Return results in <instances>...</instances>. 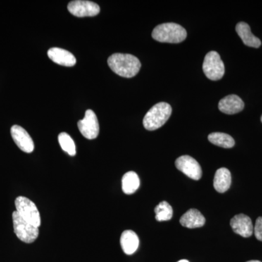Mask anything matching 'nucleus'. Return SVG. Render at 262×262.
Masks as SVG:
<instances>
[{
    "label": "nucleus",
    "instance_id": "f257e3e1",
    "mask_svg": "<svg viewBox=\"0 0 262 262\" xmlns=\"http://www.w3.org/2000/svg\"><path fill=\"white\" fill-rule=\"evenodd\" d=\"M108 65L117 75L131 78L139 73L141 64L139 58L130 54L115 53L108 58Z\"/></svg>",
    "mask_w": 262,
    "mask_h": 262
},
{
    "label": "nucleus",
    "instance_id": "f03ea898",
    "mask_svg": "<svg viewBox=\"0 0 262 262\" xmlns=\"http://www.w3.org/2000/svg\"><path fill=\"white\" fill-rule=\"evenodd\" d=\"M151 36L158 42L179 43L185 40L187 33L186 29L179 24L165 23L157 26Z\"/></svg>",
    "mask_w": 262,
    "mask_h": 262
},
{
    "label": "nucleus",
    "instance_id": "7ed1b4c3",
    "mask_svg": "<svg viewBox=\"0 0 262 262\" xmlns=\"http://www.w3.org/2000/svg\"><path fill=\"white\" fill-rule=\"evenodd\" d=\"M172 108L168 103L160 102L150 108L143 120V125L148 130H155L163 126L170 117Z\"/></svg>",
    "mask_w": 262,
    "mask_h": 262
},
{
    "label": "nucleus",
    "instance_id": "20e7f679",
    "mask_svg": "<svg viewBox=\"0 0 262 262\" xmlns=\"http://www.w3.org/2000/svg\"><path fill=\"white\" fill-rule=\"evenodd\" d=\"M13 222L15 234L19 239L26 244H32L37 239L39 228L24 220L17 211L13 213Z\"/></svg>",
    "mask_w": 262,
    "mask_h": 262
},
{
    "label": "nucleus",
    "instance_id": "39448f33",
    "mask_svg": "<svg viewBox=\"0 0 262 262\" xmlns=\"http://www.w3.org/2000/svg\"><path fill=\"white\" fill-rule=\"evenodd\" d=\"M15 208L18 214L31 225L39 228L41 225V218L37 206L30 200L20 196L15 199Z\"/></svg>",
    "mask_w": 262,
    "mask_h": 262
},
{
    "label": "nucleus",
    "instance_id": "423d86ee",
    "mask_svg": "<svg viewBox=\"0 0 262 262\" xmlns=\"http://www.w3.org/2000/svg\"><path fill=\"white\" fill-rule=\"evenodd\" d=\"M203 70L206 77L211 80H219L223 77L225 64L217 52L211 51L207 53L203 61Z\"/></svg>",
    "mask_w": 262,
    "mask_h": 262
},
{
    "label": "nucleus",
    "instance_id": "0eeeda50",
    "mask_svg": "<svg viewBox=\"0 0 262 262\" xmlns=\"http://www.w3.org/2000/svg\"><path fill=\"white\" fill-rule=\"evenodd\" d=\"M77 126L82 135L90 140L96 139L99 134V123L93 110H89L85 112L84 118L78 122Z\"/></svg>",
    "mask_w": 262,
    "mask_h": 262
},
{
    "label": "nucleus",
    "instance_id": "6e6552de",
    "mask_svg": "<svg viewBox=\"0 0 262 262\" xmlns=\"http://www.w3.org/2000/svg\"><path fill=\"white\" fill-rule=\"evenodd\" d=\"M176 166L187 176L189 178L194 180H200L202 177V169L201 165L195 159L189 156V155H183L176 160Z\"/></svg>",
    "mask_w": 262,
    "mask_h": 262
},
{
    "label": "nucleus",
    "instance_id": "1a4fd4ad",
    "mask_svg": "<svg viewBox=\"0 0 262 262\" xmlns=\"http://www.w3.org/2000/svg\"><path fill=\"white\" fill-rule=\"evenodd\" d=\"M68 10L76 17H93L100 13V7L93 2L75 0L69 3Z\"/></svg>",
    "mask_w": 262,
    "mask_h": 262
},
{
    "label": "nucleus",
    "instance_id": "9d476101",
    "mask_svg": "<svg viewBox=\"0 0 262 262\" xmlns=\"http://www.w3.org/2000/svg\"><path fill=\"white\" fill-rule=\"evenodd\" d=\"M10 133L15 144L21 151L26 153H32L34 151V141L25 129L15 125L11 127Z\"/></svg>",
    "mask_w": 262,
    "mask_h": 262
},
{
    "label": "nucleus",
    "instance_id": "9b49d317",
    "mask_svg": "<svg viewBox=\"0 0 262 262\" xmlns=\"http://www.w3.org/2000/svg\"><path fill=\"white\" fill-rule=\"evenodd\" d=\"M230 225L234 232L242 237H249L253 234L252 221L248 215L243 213L234 215L231 220Z\"/></svg>",
    "mask_w": 262,
    "mask_h": 262
},
{
    "label": "nucleus",
    "instance_id": "f8f14e48",
    "mask_svg": "<svg viewBox=\"0 0 262 262\" xmlns=\"http://www.w3.org/2000/svg\"><path fill=\"white\" fill-rule=\"evenodd\" d=\"M244 102L237 95H229L219 103V108L227 115H234L244 110Z\"/></svg>",
    "mask_w": 262,
    "mask_h": 262
},
{
    "label": "nucleus",
    "instance_id": "ddd939ff",
    "mask_svg": "<svg viewBox=\"0 0 262 262\" xmlns=\"http://www.w3.org/2000/svg\"><path fill=\"white\" fill-rule=\"evenodd\" d=\"M50 59L63 67H73L77 63L76 58L70 51L59 48H52L48 52Z\"/></svg>",
    "mask_w": 262,
    "mask_h": 262
},
{
    "label": "nucleus",
    "instance_id": "4468645a",
    "mask_svg": "<svg viewBox=\"0 0 262 262\" xmlns=\"http://www.w3.org/2000/svg\"><path fill=\"white\" fill-rule=\"evenodd\" d=\"M180 223L187 228H198L204 226L206 219L198 210L190 209L181 217Z\"/></svg>",
    "mask_w": 262,
    "mask_h": 262
},
{
    "label": "nucleus",
    "instance_id": "2eb2a0df",
    "mask_svg": "<svg viewBox=\"0 0 262 262\" xmlns=\"http://www.w3.org/2000/svg\"><path fill=\"white\" fill-rule=\"evenodd\" d=\"M236 32L246 46L255 48H258L261 46V40L253 35L248 24L239 22L236 26Z\"/></svg>",
    "mask_w": 262,
    "mask_h": 262
},
{
    "label": "nucleus",
    "instance_id": "dca6fc26",
    "mask_svg": "<svg viewBox=\"0 0 262 262\" xmlns=\"http://www.w3.org/2000/svg\"><path fill=\"white\" fill-rule=\"evenodd\" d=\"M120 244H121L122 251L125 254H134L139 248V237L134 231H124L120 237Z\"/></svg>",
    "mask_w": 262,
    "mask_h": 262
},
{
    "label": "nucleus",
    "instance_id": "f3484780",
    "mask_svg": "<svg viewBox=\"0 0 262 262\" xmlns=\"http://www.w3.org/2000/svg\"><path fill=\"white\" fill-rule=\"evenodd\" d=\"M232 183V177L228 169L222 168L215 172L213 187L218 192L224 193L229 189Z\"/></svg>",
    "mask_w": 262,
    "mask_h": 262
},
{
    "label": "nucleus",
    "instance_id": "a211bd4d",
    "mask_svg": "<svg viewBox=\"0 0 262 262\" xmlns=\"http://www.w3.org/2000/svg\"><path fill=\"white\" fill-rule=\"evenodd\" d=\"M140 179L134 171L127 172L122 179V189L126 194H132L139 189Z\"/></svg>",
    "mask_w": 262,
    "mask_h": 262
},
{
    "label": "nucleus",
    "instance_id": "6ab92c4d",
    "mask_svg": "<svg viewBox=\"0 0 262 262\" xmlns=\"http://www.w3.org/2000/svg\"><path fill=\"white\" fill-rule=\"evenodd\" d=\"M208 140L214 145L226 149L233 147L235 144L232 136L224 133H212L208 136Z\"/></svg>",
    "mask_w": 262,
    "mask_h": 262
},
{
    "label": "nucleus",
    "instance_id": "aec40b11",
    "mask_svg": "<svg viewBox=\"0 0 262 262\" xmlns=\"http://www.w3.org/2000/svg\"><path fill=\"white\" fill-rule=\"evenodd\" d=\"M155 219L158 222H165L171 220L173 208L166 201H162L155 208Z\"/></svg>",
    "mask_w": 262,
    "mask_h": 262
},
{
    "label": "nucleus",
    "instance_id": "412c9836",
    "mask_svg": "<svg viewBox=\"0 0 262 262\" xmlns=\"http://www.w3.org/2000/svg\"><path fill=\"white\" fill-rule=\"evenodd\" d=\"M58 141H59L60 146L63 151L71 156H75L77 153L75 143L69 134H67V133H61L58 135Z\"/></svg>",
    "mask_w": 262,
    "mask_h": 262
},
{
    "label": "nucleus",
    "instance_id": "4be33fe9",
    "mask_svg": "<svg viewBox=\"0 0 262 262\" xmlns=\"http://www.w3.org/2000/svg\"><path fill=\"white\" fill-rule=\"evenodd\" d=\"M255 236L258 241H262V216L258 217L256 222V225L253 227Z\"/></svg>",
    "mask_w": 262,
    "mask_h": 262
},
{
    "label": "nucleus",
    "instance_id": "5701e85b",
    "mask_svg": "<svg viewBox=\"0 0 262 262\" xmlns=\"http://www.w3.org/2000/svg\"><path fill=\"white\" fill-rule=\"evenodd\" d=\"M177 262H189V261H187V260H186V259H182V260H180V261H179Z\"/></svg>",
    "mask_w": 262,
    "mask_h": 262
},
{
    "label": "nucleus",
    "instance_id": "b1692460",
    "mask_svg": "<svg viewBox=\"0 0 262 262\" xmlns=\"http://www.w3.org/2000/svg\"><path fill=\"white\" fill-rule=\"evenodd\" d=\"M247 262H261V261H256V260H252V261H248Z\"/></svg>",
    "mask_w": 262,
    "mask_h": 262
},
{
    "label": "nucleus",
    "instance_id": "393cba45",
    "mask_svg": "<svg viewBox=\"0 0 262 262\" xmlns=\"http://www.w3.org/2000/svg\"><path fill=\"white\" fill-rule=\"evenodd\" d=\"M261 121L262 122V115H261Z\"/></svg>",
    "mask_w": 262,
    "mask_h": 262
}]
</instances>
